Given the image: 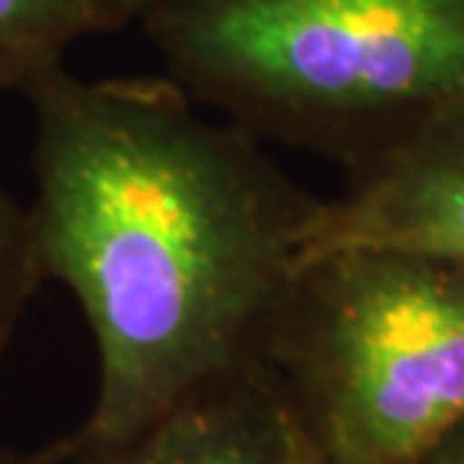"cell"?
<instances>
[{
	"instance_id": "6",
	"label": "cell",
	"mask_w": 464,
	"mask_h": 464,
	"mask_svg": "<svg viewBox=\"0 0 464 464\" xmlns=\"http://www.w3.org/2000/svg\"><path fill=\"white\" fill-rule=\"evenodd\" d=\"M142 6L145 0H0V91L24 97L67 67L79 43L136 24Z\"/></svg>"
},
{
	"instance_id": "2",
	"label": "cell",
	"mask_w": 464,
	"mask_h": 464,
	"mask_svg": "<svg viewBox=\"0 0 464 464\" xmlns=\"http://www.w3.org/2000/svg\"><path fill=\"white\" fill-rule=\"evenodd\" d=\"M136 24L190 103L347 175L464 97V0H145Z\"/></svg>"
},
{
	"instance_id": "7",
	"label": "cell",
	"mask_w": 464,
	"mask_h": 464,
	"mask_svg": "<svg viewBox=\"0 0 464 464\" xmlns=\"http://www.w3.org/2000/svg\"><path fill=\"white\" fill-rule=\"evenodd\" d=\"M43 286L36 266L31 220L22 199L0 190V368L13 344L15 329L22 326L24 311L34 293ZM0 464H40L36 452H15L0 438Z\"/></svg>"
},
{
	"instance_id": "8",
	"label": "cell",
	"mask_w": 464,
	"mask_h": 464,
	"mask_svg": "<svg viewBox=\"0 0 464 464\" xmlns=\"http://www.w3.org/2000/svg\"><path fill=\"white\" fill-rule=\"evenodd\" d=\"M420 464H464V420L450 429L434 447L425 452Z\"/></svg>"
},
{
	"instance_id": "1",
	"label": "cell",
	"mask_w": 464,
	"mask_h": 464,
	"mask_svg": "<svg viewBox=\"0 0 464 464\" xmlns=\"http://www.w3.org/2000/svg\"><path fill=\"white\" fill-rule=\"evenodd\" d=\"M24 100L36 266L72 293L97 350L85 422L36 461L85 464L259 362L323 199L163 76L88 82L63 67Z\"/></svg>"
},
{
	"instance_id": "4",
	"label": "cell",
	"mask_w": 464,
	"mask_h": 464,
	"mask_svg": "<svg viewBox=\"0 0 464 464\" xmlns=\"http://www.w3.org/2000/svg\"><path fill=\"white\" fill-rule=\"evenodd\" d=\"M398 247L464 268V97L323 199L311 250Z\"/></svg>"
},
{
	"instance_id": "5",
	"label": "cell",
	"mask_w": 464,
	"mask_h": 464,
	"mask_svg": "<svg viewBox=\"0 0 464 464\" xmlns=\"http://www.w3.org/2000/svg\"><path fill=\"white\" fill-rule=\"evenodd\" d=\"M304 447L259 362L193 389L127 443L85 464H302Z\"/></svg>"
},
{
	"instance_id": "3",
	"label": "cell",
	"mask_w": 464,
	"mask_h": 464,
	"mask_svg": "<svg viewBox=\"0 0 464 464\" xmlns=\"http://www.w3.org/2000/svg\"><path fill=\"white\" fill-rule=\"evenodd\" d=\"M259 359L314 464H420L464 420V268L398 247L311 250Z\"/></svg>"
},
{
	"instance_id": "9",
	"label": "cell",
	"mask_w": 464,
	"mask_h": 464,
	"mask_svg": "<svg viewBox=\"0 0 464 464\" xmlns=\"http://www.w3.org/2000/svg\"><path fill=\"white\" fill-rule=\"evenodd\" d=\"M302 447H304V440H302ZM302 464H314V459H311V452H308V447H304V459H302Z\"/></svg>"
}]
</instances>
